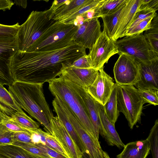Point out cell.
<instances>
[{
  "mask_svg": "<svg viewBox=\"0 0 158 158\" xmlns=\"http://www.w3.org/2000/svg\"><path fill=\"white\" fill-rule=\"evenodd\" d=\"M118 53L115 41L110 38L103 30L87 57L91 68L98 70L103 68L112 56Z\"/></svg>",
  "mask_w": 158,
  "mask_h": 158,
  "instance_id": "ba28073f",
  "label": "cell"
},
{
  "mask_svg": "<svg viewBox=\"0 0 158 158\" xmlns=\"http://www.w3.org/2000/svg\"><path fill=\"white\" fill-rule=\"evenodd\" d=\"M70 66L83 69L91 68L88 60L87 55L83 56L75 60Z\"/></svg>",
  "mask_w": 158,
  "mask_h": 158,
  "instance_id": "b9f144b4",
  "label": "cell"
},
{
  "mask_svg": "<svg viewBox=\"0 0 158 158\" xmlns=\"http://www.w3.org/2000/svg\"><path fill=\"white\" fill-rule=\"evenodd\" d=\"M53 13L50 8L31 12L26 20L20 25L17 32L18 51L26 52L56 21L52 19Z\"/></svg>",
  "mask_w": 158,
  "mask_h": 158,
  "instance_id": "277c9868",
  "label": "cell"
},
{
  "mask_svg": "<svg viewBox=\"0 0 158 158\" xmlns=\"http://www.w3.org/2000/svg\"><path fill=\"white\" fill-rule=\"evenodd\" d=\"M149 144L146 139L129 143L116 158H146L150 152Z\"/></svg>",
  "mask_w": 158,
  "mask_h": 158,
  "instance_id": "44dd1931",
  "label": "cell"
},
{
  "mask_svg": "<svg viewBox=\"0 0 158 158\" xmlns=\"http://www.w3.org/2000/svg\"><path fill=\"white\" fill-rule=\"evenodd\" d=\"M18 50V39L15 36H0V82L11 85L14 80L10 71L11 60Z\"/></svg>",
  "mask_w": 158,
  "mask_h": 158,
  "instance_id": "30bf717a",
  "label": "cell"
},
{
  "mask_svg": "<svg viewBox=\"0 0 158 158\" xmlns=\"http://www.w3.org/2000/svg\"><path fill=\"white\" fill-rule=\"evenodd\" d=\"M120 53L129 55L139 63H146L158 60L156 52L143 33L130 36L115 41Z\"/></svg>",
  "mask_w": 158,
  "mask_h": 158,
  "instance_id": "52a82bcc",
  "label": "cell"
},
{
  "mask_svg": "<svg viewBox=\"0 0 158 158\" xmlns=\"http://www.w3.org/2000/svg\"><path fill=\"white\" fill-rule=\"evenodd\" d=\"M34 144L43 150L52 158H69L66 156L40 142L35 143Z\"/></svg>",
  "mask_w": 158,
  "mask_h": 158,
  "instance_id": "60d3db41",
  "label": "cell"
},
{
  "mask_svg": "<svg viewBox=\"0 0 158 158\" xmlns=\"http://www.w3.org/2000/svg\"><path fill=\"white\" fill-rule=\"evenodd\" d=\"M13 139L14 142H19L34 144L32 139L31 133L30 132H14Z\"/></svg>",
  "mask_w": 158,
  "mask_h": 158,
  "instance_id": "ab89813d",
  "label": "cell"
},
{
  "mask_svg": "<svg viewBox=\"0 0 158 158\" xmlns=\"http://www.w3.org/2000/svg\"><path fill=\"white\" fill-rule=\"evenodd\" d=\"M77 27L73 38V42L90 51L101 32L98 18L86 21Z\"/></svg>",
  "mask_w": 158,
  "mask_h": 158,
  "instance_id": "4fadbf2b",
  "label": "cell"
},
{
  "mask_svg": "<svg viewBox=\"0 0 158 158\" xmlns=\"http://www.w3.org/2000/svg\"><path fill=\"white\" fill-rule=\"evenodd\" d=\"M119 54L113 69L116 83L119 85L135 86L138 77L139 63L129 55L124 53Z\"/></svg>",
  "mask_w": 158,
  "mask_h": 158,
  "instance_id": "8fae6325",
  "label": "cell"
},
{
  "mask_svg": "<svg viewBox=\"0 0 158 158\" xmlns=\"http://www.w3.org/2000/svg\"><path fill=\"white\" fill-rule=\"evenodd\" d=\"M53 110L56 114L58 119L61 122L66 130L71 136L78 148L84 154L85 147L80 138L73 126L67 115L54 98L52 101Z\"/></svg>",
  "mask_w": 158,
  "mask_h": 158,
  "instance_id": "7402d4cb",
  "label": "cell"
},
{
  "mask_svg": "<svg viewBox=\"0 0 158 158\" xmlns=\"http://www.w3.org/2000/svg\"><path fill=\"white\" fill-rule=\"evenodd\" d=\"M2 122L9 130L13 132H30L22 127L11 117L8 116L0 111Z\"/></svg>",
  "mask_w": 158,
  "mask_h": 158,
  "instance_id": "d6a6232c",
  "label": "cell"
},
{
  "mask_svg": "<svg viewBox=\"0 0 158 158\" xmlns=\"http://www.w3.org/2000/svg\"><path fill=\"white\" fill-rule=\"evenodd\" d=\"M142 3V0H127L121 13L114 40L125 36L135 14Z\"/></svg>",
  "mask_w": 158,
  "mask_h": 158,
  "instance_id": "e0dca14e",
  "label": "cell"
},
{
  "mask_svg": "<svg viewBox=\"0 0 158 158\" xmlns=\"http://www.w3.org/2000/svg\"><path fill=\"white\" fill-rule=\"evenodd\" d=\"M78 27L56 21L26 52H45L59 50L73 42Z\"/></svg>",
  "mask_w": 158,
  "mask_h": 158,
  "instance_id": "5b68a950",
  "label": "cell"
},
{
  "mask_svg": "<svg viewBox=\"0 0 158 158\" xmlns=\"http://www.w3.org/2000/svg\"><path fill=\"white\" fill-rule=\"evenodd\" d=\"M139 63L136 88H149L158 90V60L148 63Z\"/></svg>",
  "mask_w": 158,
  "mask_h": 158,
  "instance_id": "9a60e30c",
  "label": "cell"
},
{
  "mask_svg": "<svg viewBox=\"0 0 158 158\" xmlns=\"http://www.w3.org/2000/svg\"><path fill=\"white\" fill-rule=\"evenodd\" d=\"M146 38L158 40V17L156 13L153 18L150 28L143 34Z\"/></svg>",
  "mask_w": 158,
  "mask_h": 158,
  "instance_id": "8d00e7d4",
  "label": "cell"
},
{
  "mask_svg": "<svg viewBox=\"0 0 158 158\" xmlns=\"http://www.w3.org/2000/svg\"><path fill=\"white\" fill-rule=\"evenodd\" d=\"M98 71L92 68L83 69L69 66L64 69L60 75L86 90L94 81Z\"/></svg>",
  "mask_w": 158,
  "mask_h": 158,
  "instance_id": "2e32d148",
  "label": "cell"
},
{
  "mask_svg": "<svg viewBox=\"0 0 158 158\" xmlns=\"http://www.w3.org/2000/svg\"><path fill=\"white\" fill-rule=\"evenodd\" d=\"M53 136L68 154L69 158H82L83 154L57 116H53L51 121Z\"/></svg>",
  "mask_w": 158,
  "mask_h": 158,
  "instance_id": "5bb4252c",
  "label": "cell"
},
{
  "mask_svg": "<svg viewBox=\"0 0 158 158\" xmlns=\"http://www.w3.org/2000/svg\"><path fill=\"white\" fill-rule=\"evenodd\" d=\"M115 84L112 78L102 68L98 70L94 81L86 90L95 101L103 106L109 98Z\"/></svg>",
  "mask_w": 158,
  "mask_h": 158,
  "instance_id": "7c38bea8",
  "label": "cell"
},
{
  "mask_svg": "<svg viewBox=\"0 0 158 158\" xmlns=\"http://www.w3.org/2000/svg\"><path fill=\"white\" fill-rule=\"evenodd\" d=\"M57 102L66 113L85 147V153L89 158H110L103 151L98 140L91 136L82 127L79 120L65 103L58 99Z\"/></svg>",
  "mask_w": 158,
  "mask_h": 158,
  "instance_id": "9c48e42d",
  "label": "cell"
},
{
  "mask_svg": "<svg viewBox=\"0 0 158 158\" xmlns=\"http://www.w3.org/2000/svg\"><path fill=\"white\" fill-rule=\"evenodd\" d=\"M137 89L144 104L148 103L155 106L158 105V90L149 88Z\"/></svg>",
  "mask_w": 158,
  "mask_h": 158,
  "instance_id": "4dcf8cb0",
  "label": "cell"
},
{
  "mask_svg": "<svg viewBox=\"0 0 158 158\" xmlns=\"http://www.w3.org/2000/svg\"><path fill=\"white\" fill-rule=\"evenodd\" d=\"M14 132L9 130L2 123L0 124V146L12 144Z\"/></svg>",
  "mask_w": 158,
  "mask_h": 158,
  "instance_id": "d590c367",
  "label": "cell"
},
{
  "mask_svg": "<svg viewBox=\"0 0 158 158\" xmlns=\"http://www.w3.org/2000/svg\"><path fill=\"white\" fill-rule=\"evenodd\" d=\"M127 0H102L97 9L99 18L110 14L117 10Z\"/></svg>",
  "mask_w": 158,
  "mask_h": 158,
  "instance_id": "83f0119b",
  "label": "cell"
},
{
  "mask_svg": "<svg viewBox=\"0 0 158 158\" xmlns=\"http://www.w3.org/2000/svg\"><path fill=\"white\" fill-rule=\"evenodd\" d=\"M0 158H10L7 156L0 154Z\"/></svg>",
  "mask_w": 158,
  "mask_h": 158,
  "instance_id": "7dc6e473",
  "label": "cell"
},
{
  "mask_svg": "<svg viewBox=\"0 0 158 158\" xmlns=\"http://www.w3.org/2000/svg\"><path fill=\"white\" fill-rule=\"evenodd\" d=\"M117 103L119 112L123 114L132 129L140 121L144 104L137 89L132 85L117 84Z\"/></svg>",
  "mask_w": 158,
  "mask_h": 158,
  "instance_id": "8992f818",
  "label": "cell"
},
{
  "mask_svg": "<svg viewBox=\"0 0 158 158\" xmlns=\"http://www.w3.org/2000/svg\"><path fill=\"white\" fill-rule=\"evenodd\" d=\"M14 4L11 0H0V10L5 11L6 10H10Z\"/></svg>",
  "mask_w": 158,
  "mask_h": 158,
  "instance_id": "ee69618b",
  "label": "cell"
},
{
  "mask_svg": "<svg viewBox=\"0 0 158 158\" xmlns=\"http://www.w3.org/2000/svg\"><path fill=\"white\" fill-rule=\"evenodd\" d=\"M2 118H1V116L0 115V124L2 122Z\"/></svg>",
  "mask_w": 158,
  "mask_h": 158,
  "instance_id": "c3c4849f",
  "label": "cell"
},
{
  "mask_svg": "<svg viewBox=\"0 0 158 158\" xmlns=\"http://www.w3.org/2000/svg\"><path fill=\"white\" fill-rule=\"evenodd\" d=\"M85 55L86 49L73 42L53 51L18 50L11 58L10 71L14 81L44 84L59 76L64 69Z\"/></svg>",
  "mask_w": 158,
  "mask_h": 158,
  "instance_id": "6da1fadb",
  "label": "cell"
},
{
  "mask_svg": "<svg viewBox=\"0 0 158 158\" xmlns=\"http://www.w3.org/2000/svg\"><path fill=\"white\" fill-rule=\"evenodd\" d=\"M154 16L147 18L129 28L126 32L125 36L140 34L149 29L151 27V21Z\"/></svg>",
  "mask_w": 158,
  "mask_h": 158,
  "instance_id": "1f68e13d",
  "label": "cell"
},
{
  "mask_svg": "<svg viewBox=\"0 0 158 158\" xmlns=\"http://www.w3.org/2000/svg\"><path fill=\"white\" fill-rule=\"evenodd\" d=\"M0 111L10 117L16 111L24 112L16 103L8 91L0 82Z\"/></svg>",
  "mask_w": 158,
  "mask_h": 158,
  "instance_id": "cb8c5ba5",
  "label": "cell"
},
{
  "mask_svg": "<svg viewBox=\"0 0 158 158\" xmlns=\"http://www.w3.org/2000/svg\"><path fill=\"white\" fill-rule=\"evenodd\" d=\"M150 150L152 158H158V119L155 121L154 124L150 130L148 138Z\"/></svg>",
  "mask_w": 158,
  "mask_h": 158,
  "instance_id": "f546056e",
  "label": "cell"
},
{
  "mask_svg": "<svg viewBox=\"0 0 158 158\" xmlns=\"http://www.w3.org/2000/svg\"><path fill=\"white\" fill-rule=\"evenodd\" d=\"M102 0H94L73 14L59 20L66 24H72L78 27L84 22L94 18H99L97 12L98 7Z\"/></svg>",
  "mask_w": 158,
  "mask_h": 158,
  "instance_id": "d6986e66",
  "label": "cell"
},
{
  "mask_svg": "<svg viewBox=\"0 0 158 158\" xmlns=\"http://www.w3.org/2000/svg\"><path fill=\"white\" fill-rule=\"evenodd\" d=\"M0 154L10 158H40L22 148L13 144L0 146Z\"/></svg>",
  "mask_w": 158,
  "mask_h": 158,
  "instance_id": "4316f807",
  "label": "cell"
},
{
  "mask_svg": "<svg viewBox=\"0 0 158 158\" xmlns=\"http://www.w3.org/2000/svg\"><path fill=\"white\" fill-rule=\"evenodd\" d=\"M22 127L29 130L39 128V124L28 116L25 112L16 111L11 117Z\"/></svg>",
  "mask_w": 158,
  "mask_h": 158,
  "instance_id": "f1b7e54d",
  "label": "cell"
},
{
  "mask_svg": "<svg viewBox=\"0 0 158 158\" xmlns=\"http://www.w3.org/2000/svg\"><path fill=\"white\" fill-rule=\"evenodd\" d=\"M45 137L47 143L46 146L69 158L67 153L53 136L48 132H46Z\"/></svg>",
  "mask_w": 158,
  "mask_h": 158,
  "instance_id": "74e56055",
  "label": "cell"
},
{
  "mask_svg": "<svg viewBox=\"0 0 158 158\" xmlns=\"http://www.w3.org/2000/svg\"><path fill=\"white\" fill-rule=\"evenodd\" d=\"M19 26V23L11 25L0 24V36H17Z\"/></svg>",
  "mask_w": 158,
  "mask_h": 158,
  "instance_id": "f35d334b",
  "label": "cell"
},
{
  "mask_svg": "<svg viewBox=\"0 0 158 158\" xmlns=\"http://www.w3.org/2000/svg\"><path fill=\"white\" fill-rule=\"evenodd\" d=\"M156 13V11L151 9L138 10L128 30L138 23L149 17L154 16Z\"/></svg>",
  "mask_w": 158,
  "mask_h": 158,
  "instance_id": "e575fe53",
  "label": "cell"
},
{
  "mask_svg": "<svg viewBox=\"0 0 158 158\" xmlns=\"http://www.w3.org/2000/svg\"><path fill=\"white\" fill-rule=\"evenodd\" d=\"M98 112L100 120L99 133L110 146L119 148H123L125 144L117 132L114 125L108 120L105 114L103 106L99 104Z\"/></svg>",
  "mask_w": 158,
  "mask_h": 158,
  "instance_id": "ac0fdd59",
  "label": "cell"
},
{
  "mask_svg": "<svg viewBox=\"0 0 158 158\" xmlns=\"http://www.w3.org/2000/svg\"><path fill=\"white\" fill-rule=\"evenodd\" d=\"M48 82L52 94L63 101L77 117L85 131L99 140L85 106L72 82L61 75Z\"/></svg>",
  "mask_w": 158,
  "mask_h": 158,
  "instance_id": "3957f363",
  "label": "cell"
},
{
  "mask_svg": "<svg viewBox=\"0 0 158 158\" xmlns=\"http://www.w3.org/2000/svg\"><path fill=\"white\" fill-rule=\"evenodd\" d=\"M105 114L108 120L114 125L119 115L117 103V84L108 100L103 106Z\"/></svg>",
  "mask_w": 158,
  "mask_h": 158,
  "instance_id": "484cf974",
  "label": "cell"
},
{
  "mask_svg": "<svg viewBox=\"0 0 158 158\" xmlns=\"http://www.w3.org/2000/svg\"><path fill=\"white\" fill-rule=\"evenodd\" d=\"M66 1L67 0H54L50 8L52 10L54 13L57 9L62 6Z\"/></svg>",
  "mask_w": 158,
  "mask_h": 158,
  "instance_id": "f6af8a7d",
  "label": "cell"
},
{
  "mask_svg": "<svg viewBox=\"0 0 158 158\" xmlns=\"http://www.w3.org/2000/svg\"><path fill=\"white\" fill-rule=\"evenodd\" d=\"M43 83L14 81L8 91L16 103L40 123L52 135L51 121L54 116L44 94Z\"/></svg>",
  "mask_w": 158,
  "mask_h": 158,
  "instance_id": "7a4b0ae2",
  "label": "cell"
},
{
  "mask_svg": "<svg viewBox=\"0 0 158 158\" xmlns=\"http://www.w3.org/2000/svg\"><path fill=\"white\" fill-rule=\"evenodd\" d=\"M14 3L17 5L21 6L23 8H26L27 5V0H15Z\"/></svg>",
  "mask_w": 158,
  "mask_h": 158,
  "instance_id": "bcb514c9",
  "label": "cell"
},
{
  "mask_svg": "<svg viewBox=\"0 0 158 158\" xmlns=\"http://www.w3.org/2000/svg\"><path fill=\"white\" fill-rule=\"evenodd\" d=\"M144 9H151L156 11L158 9V0H142L138 10Z\"/></svg>",
  "mask_w": 158,
  "mask_h": 158,
  "instance_id": "7bdbcfd3",
  "label": "cell"
},
{
  "mask_svg": "<svg viewBox=\"0 0 158 158\" xmlns=\"http://www.w3.org/2000/svg\"><path fill=\"white\" fill-rule=\"evenodd\" d=\"M72 82L83 102L89 115L95 135L99 140L100 120L98 108L100 104L95 101L83 87Z\"/></svg>",
  "mask_w": 158,
  "mask_h": 158,
  "instance_id": "ffe728a7",
  "label": "cell"
},
{
  "mask_svg": "<svg viewBox=\"0 0 158 158\" xmlns=\"http://www.w3.org/2000/svg\"><path fill=\"white\" fill-rule=\"evenodd\" d=\"M12 144L20 147L40 158H52L34 144L15 142Z\"/></svg>",
  "mask_w": 158,
  "mask_h": 158,
  "instance_id": "836d02e7",
  "label": "cell"
},
{
  "mask_svg": "<svg viewBox=\"0 0 158 158\" xmlns=\"http://www.w3.org/2000/svg\"><path fill=\"white\" fill-rule=\"evenodd\" d=\"M125 4L114 12L101 17L103 22V30L108 36L114 40L118 19Z\"/></svg>",
  "mask_w": 158,
  "mask_h": 158,
  "instance_id": "d4e9b609",
  "label": "cell"
},
{
  "mask_svg": "<svg viewBox=\"0 0 158 158\" xmlns=\"http://www.w3.org/2000/svg\"><path fill=\"white\" fill-rule=\"evenodd\" d=\"M94 0H67L57 9L52 15V19L60 20L66 18L82 7L92 2Z\"/></svg>",
  "mask_w": 158,
  "mask_h": 158,
  "instance_id": "603a6c76",
  "label": "cell"
}]
</instances>
